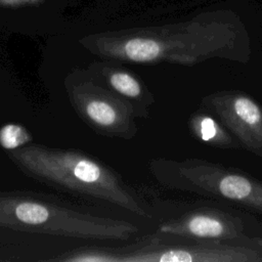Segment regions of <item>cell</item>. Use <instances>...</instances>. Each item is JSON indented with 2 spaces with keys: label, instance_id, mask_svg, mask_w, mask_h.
<instances>
[{
  "label": "cell",
  "instance_id": "cell-1",
  "mask_svg": "<svg viewBox=\"0 0 262 262\" xmlns=\"http://www.w3.org/2000/svg\"><path fill=\"white\" fill-rule=\"evenodd\" d=\"M137 231V226L128 220L93 214L51 194L0 191V242L67 251L53 239L126 242Z\"/></svg>",
  "mask_w": 262,
  "mask_h": 262
},
{
  "label": "cell",
  "instance_id": "cell-2",
  "mask_svg": "<svg viewBox=\"0 0 262 262\" xmlns=\"http://www.w3.org/2000/svg\"><path fill=\"white\" fill-rule=\"evenodd\" d=\"M6 156L23 174L37 182L138 216H149L139 195L118 171L80 149L31 142L6 151Z\"/></svg>",
  "mask_w": 262,
  "mask_h": 262
},
{
  "label": "cell",
  "instance_id": "cell-3",
  "mask_svg": "<svg viewBox=\"0 0 262 262\" xmlns=\"http://www.w3.org/2000/svg\"><path fill=\"white\" fill-rule=\"evenodd\" d=\"M148 169L164 187L226 201L262 216V181L239 169L198 158H157Z\"/></svg>",
  "mask_w": 262,
  "mask_h": 262
},
{
  "label": "cell",
  "instance_id": "cell-4",
  "mask_svg": "<svg viewBox=\"0 0 262 262\" xmlns=\"http://www.w3.org/2000/svg\"><path fill=\"white\" fill-rule=\"evenodd\" d=\"M106 258L108 262H262V244L157 231L126 246H108Z\"/></svg>",
  "mask_w": 262,
  "mask_h": 262
},
{
  "label": "cell",
  "instance_id": "cell-5",
  "mask_svg": "<svg viewBox=\"0 0 262 262\" xmlns=\"http://www.w3.org/2000/svg\"><path fill=\"white\" fill-rule=\"evenodd\" d=\"M69 101L77 116L100 136L133 139L138 126L132 106L92 80L85 68H73L63 79Z\"/></svg>",
  "mask_w": 262,
  "mask_h": 262
},
{
  "label": "cell",
  "instance_id": "cell-6",
  "mask_svg": "<svg viewBox=\"0 0 262 262\" xmlns=\"http://www.w3.org/2000/svg\"><path fill=\"white\" fill-rule=\"evenodd\" d=\"M239 209L199 207L163 222L158 231L195 238L262 244V219Z\"/></svg>",
  "mask_w": 262,
  "mask_h": 262
},
{
  "label": "cell",
  "instance_id": "cell-7",
  "mask_svg": "<svg viewBox=\"0 0 262 262\" xmlns=\"http://www.w3.org/2000/svg\"><path fill=\"white\" fill-rule=\"evenodd\" d=\"M211 113L245 149L262 158V106L239 90H219L201 99Z\"/></svg>",
  "mask_w": 262,
  "mask_h": 262
},
{
  "label": "cell",
  "instance_id": "cell-8",
  "mask_svg": "<svg viewBox=\"0 0 262 262\" xmlns=\"http://www.w3.org/2000/svg\"><path fill=\"white\" fill-rule=\"evenodd\" d=\"M71 0H0V33L25 37L62 34Z\"/></svg>",
  "mask_w": 262,
  "mask_h": 262
},
{
  "label": "cell",
  "instance_id": "cell-9",
  "mask_svg": "<svg viewBox=\"0 0 262 262\" xmlns=\"http://www.w3.org/2000/svg\"><path fill=\"white\" fill-rule=\"evenodd\" d=\"M94 82L108 89L128 102L136 118L146 119L156 98L144 81L120 61L101 59L91 61L85 68Z\"/></svg>",
  "mask_w": 262,
  "mask_h": 262
},
{
  "label": "cell",
  "instance_id": "cell-10",
  "mask_svg": "<svg viewBox=\"0 0 262 262\" xmlns=\"http://www.w3.org/2000/svg\"><path fill=\"white\" fill-rule=\"evenodd\" d=\"M187 126L189 132L196 139L214 147L236 149L241 146L238 140L207 111H198L191 114L187 121Z\"/></svg>",
  "mask_w": 262,
  "mask_h": 262
},
{
  "label": "cell",
  "instance_id": "cell-11",
  "mask_svg": "<svg viewBox=\"0 0 262 262\" xmlns=\"http://www.w3.org/2000/svg\"><path fill=\"white\" fill-rule=\"evenodd\" d=\"M60 253L51 247L0 242V262H50Z\"/></svg>",
  "mask_w": 262,
  "mask_h": 262
},
{
  "label": "cell",
  "instance_id": "cell-12",
  "mask_svg": "<svg viewBox=\"0 0 262 262\" xmlns=\"http://www.w3.org/2000/svg\"><path fill=\"white\" fill-rule=\"evenodd\" d=\"M33 141V135L23 125L6 123L0 127V146L6 151L23 147Z\"/></svg>",
  "mask_w": 262,
  "mask_h": 262
}]
</instances>
